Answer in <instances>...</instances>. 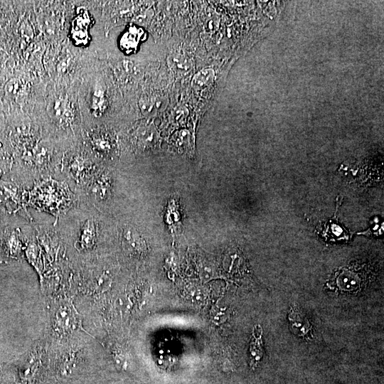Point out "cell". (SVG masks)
I'll use <instances>...</instances> for the list:
<instances>
[{"label":"cell","instance_id":"cell-8","mask_svg":"<svg viewBox=\"0 0 384 384\" xmlns=\"http://www.w3.org/2000/svg\"><path fill=\"white\" fill-rule=\"evenodd\" d=\"M141 40L142 30L135 26L130 27L120 39V48L125 53H132L137 49Z\"/></svg>","mask_w":384,"mask_h":384},{"label":"cell","instance_id":"cell-2","mask_svg":"<svg viewBox=\"0 0 384 384\" xmlns=\"http://www.w3.org/2000/svg\"><path fill=\"white\" fill-rule=\"evenodd\" d=\"M15 214L10 218L0 233V252L3 262L19 260L26 250L30 233L23 231Z\"/></svg>","mask_w":384,"mask_h":384},{"label":"cell","instance_id":"cell-6","mask_svg":"<svg viewBox=\"0 0 384 384\" xmlns=\"http://www.w3.org/2000/svg\"><path fill=\"white\" fill-rule=\"evenodd\" d=\"M90 23V19L86 11L79 14L74 19L71 36L76 44L84 45L88 42V27Z\"/></svg>","mask_w":384,"mask_h":384},{"label":"cell","instance_id":"cell-14","mask_svg":"<svg viewBox=\"0 0 384 384\" xmlns=\"http://www.w3.org/2000/svg\"><path fill=\"white\" fill-rule=\"evenodd\" d=\"M186 60L182 59L181 58H175V59L171 60L172 65H174L175 68L181 70H187V63H185L184 61Z\"/></svg>","mask_w":384,"mask_h":384},{"label":"cell","instance_id":"cell-15","mask_svg":"<svg viewBox=\"0 0 384 384\" xmlns=\"http://www.w3.org/2000/svg\"><path fill=\"white\" fill-rule=\"evenodd\" d=\"M2 259H1V252H0V264L2 263Z\"/></svg>","mask_w":384,"mask_h":384},{"label":"cell","instance_id":"cell-5","mask_svg":"<svg viewBox=\"0 0 384 384\" xmlns=\"http://www.w3.org/2000/svg\"><path fill=\"white\" fill-rule=\"evenodd\" d=\"M291 331L299 337H306L311 331V325L306 316L296 308L292 307L288 314Z\"/></svg>","mask_w":384,"mask_h":384},{"label":"cell","instance_id":"cell-10","mask_svg":"<svg viewBox=\"0 0 384 384\" xmlns=\"http://www.w3.org/2000/svg\"><path fill=\"white\" fill-rule=\"evenodd\" d=\"M214 72L210 68L201 70L195 75L192 85L196 90H202L209 86L213 80Z\"/></svg>","mask_w":384,"mask_h":384},{"label":"cell","instance_id":"cell-11","mask_svg":"<svg viewBox=\"0 0 384 384\" xmlns=\"http://www.w3.org/2000/svg\"><path fill=\"white\" fill-rule=\"evenodd\" d=\"M0 384H16V378L12 364L0 361Z\"/></svg>","mask_w":384,"mask_h":384},{"label":"cell","instance_id":"cell-9","mask_svg":"<svg viewBox=\"0 0 384 384\" xmlns=\"http://www.w3.org/2000/svg\"><path fill=\"white\" fill-rule=\"evenodd\" d=\"M112 358L116 368L123 372H129L132 368L129 354L123 348L117 347L112 351Z\"/></svg>","mask_w":384,"mask_h":384},{"label":"cell","instance_id":"cell-1","mask_svg":"<svg viewBox=\"0 0 384 384\" xmlns=\"http://www.w3.org/2000/svg\"><path fill=\"white\" fill-rule=\"evenodd\" d=\"M104 213L84 200L76 201L53 224L62 244L76 257L89 260L102 245L107 233Z\"/></svg>","mask_w":384,"mask_h":384},{"label":"cell","instance_id":"cell-7","mask_svg":"<svg viewBox=\"0 0 384 384\" xmlns=\"http://www.w3.org/2000/svg\"><path fill=\"white\" fill-rule=\"evenodd\" d=\"M262 329L260 325L254 327L249 348L250 366L255 368L263 356Z\"/></svg>","mask_w":384,"mask_h":384},{"label":"cell","instance_id":"cell-4","mask_svg":"<svg viewBox=\"0 0 384 384\" xmlns=\"http://www.w3.org/2000/svg\"><path fill=\"white\" fill-rule=\"evenodd\" d=\"M55 329L60 332L68 333L78 326V314L73 306L69 303L60 304L54 314Z\"/></svg>","mask_w":384,"mask_h":384},{"label":"cell","instance_id":"cell-13","mask_svg":"<svg viewBox=\"0 0 384 384\" xmlns=\"http://www.w3.org/2000/svg\"><path fill=\"white\" fill-rule=\"evenodd\" d=\"M11 215L0 203V233L8 222Z\"/></svg>","mask_w":384,"mask_h":384},{"label":"cell","instance_id":"cell-12","mask_svg":"<svg viewBox=\"0 0 384 384\" xmlns=\"http://www.w3.org/2000/svg\"><path fill=\"white\" fill-rule=\"evenodd\" d=\"M111 282L110 277L105 272L96 277L94 280L95 286L100 290H106L110 286Z\"/></svg>","mask_w":384,"mask_h":384},{"label":"cell","instance_id":"cell-3","mask_svg":"<svg viewBox=\"0 0 384 384\" xmlns=\"http://www.w3.org/2000/svg\"><path fill=\"white\" fill-rule=\"evenodd\" d=\"M117 233L122 249L127 256L139 257L146 252V242L132 225L128 223L122 225Z\"/></svg>","mask_w":384,"mask_h":384}]
</instances>
